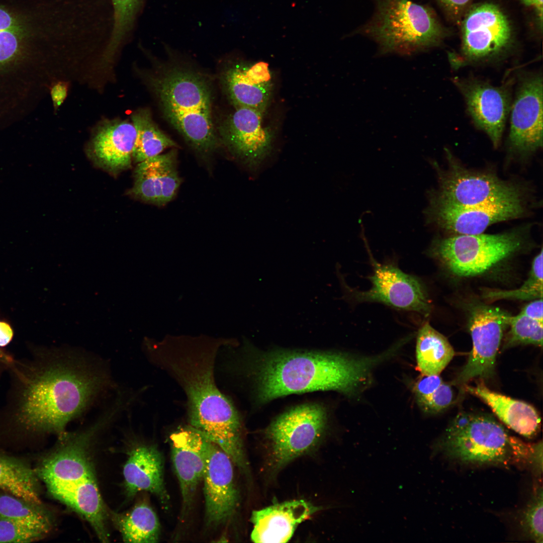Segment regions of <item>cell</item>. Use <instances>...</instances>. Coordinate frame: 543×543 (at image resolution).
I'll list each match as a JSON object with an SVG mask.
<instances>
[{
  "label": "cell",
  "mask_w": 543,
  "mask_h": 543,
  "mask_svg": "<svg viewBox=\"0 0 543 543\" xmlns=\"http://www.w3.org/2000/svg\"><path fill=\"white\" fill-rule=\"evenodd\" d=\"M151 350L154 362L185 392L189 425L219 446L239 468L244 469L246 463L239 415L215 382L218 347L161 344Z\"/></svg>",
  "instance_id": "cell-1"
},
{
  "label": "cell",
  "mask_w": 543,
  "mask_h": 543,
  "mask_svg": "<svg viewBox=\"0 0 543 543\" xmlns=\"http://www.w3.org/2000/svg\"><path fill=\"white\" fill-rule=\"evenodd\" d=\"M393 355L390 349L372 356L331 352L268 354L258 365L257 398L263 403L315 391H335L354 397L370 386L374 368Z\"/></svg>",
  "instance_id": "cell-2"
},
{
  "label": "cell",
  "mask_w": 543,
  "mask_h": 543,
  "mask_svg": "<svg viewBox=\"0 0 543 543\" xmlns=\"http://www.w3.org/2000/svg\"><path fill=\"white\" fill-rule=\"evenodd\" d=\"M106 378L100 370L80 358H58L28 379L16 421L28 431L60 436L66 432L67 424L81 414L102 390Z\"/></svg>",
  "instance_id": "cell-3"
},
{
  "label": "cell",
  "mask_w": 543,
  "mask_h": 543,
  "mask_svg": "<svg viewBox=\"0 0 543 543\" xmlns=\"http://www.w3.org/2000/svg\"><path fill=\"white\" fill-rule=\"evenodd\" d=\"M113 419L107 411L86 429L66 432L34 468L49 494L86 520L102 542L109 541V512L101 495L90 449L95 436Z\"/></svg>",
  "instance_id": "cell-4"
},
{
  "label": "cell",
  "mask_w": 543,
  "mask_h": 543,
  "mask_svg": "<svg viewBox=\"0 0 543 543\" xmlns=\"http://www.w3.org/2000/svg\"><path fill=\"white\" fill-rule=\"evenodd\" d=\"M166 119L198 152L207 155L217 146L212 115V93L205 78L175 67L152 80Z\"/></svg>",
  "instance_id": "cell-5"
},
{
  "label": "cell",
  "mask_w": 543,
  "mask_h": 543,
  "mask_svg": "<svg viewBox=\"0 0 543 543\" xmlns=\"http://www.w3.org/2000/svg\"><path fill=\"white\" fill-rule=\"evenodd\" d=\"M436 447L445 457L466 465L530 464L535 445L509 435L493 417L459 413L446 428Z\"/></svg>",
  "instance_id": "cell-6"
},
{
  "label": "cell",
  "mask_w": 543,
  "mask_h": 543,
  "mask_svg": "<svg viewBox=\"0 0 543 543\" xmlns=\"http://www.w3.org/2000/svg\"><path fill=\"white\" fill-rule=\"evenodd\" d=\"M373 15L352 33L374 40L381 54L411 55L439 45L445 32L432 10L412 0H371Z\"/></svg>",
  "instance_id": "cell-7"
},
{
  "label": "cell",
  "mask_w": 543,
  "mask_h": 543,
  "mask_svg": "<svg viewBox=\"0 0 543 543\" xmlns=\"http://www.w3.org/2000/svg\"><path fill=\"white\" fill-rule=\"evenodd\" d=\"M524 242L519 230L496 234L456 235L435 239L429 250L450 272L469 277L488 271L518 251Z\"/></svg>",
  "instance_id": "cell-8"
},
{
  "label": "cell",
  "mask_w": 543,
  "mask_h": 543,
  "mask_svg": "<svg viewBox=\"0 0 543 543\" xmlns=\"http://www.w3.org/2000/svg\"><path fill=\"white\" fill-rule=\"evenodd\" d=\"M447 169L433 161L436 170L438 188L428 193V202L467 207L522 196L518 186L503 181L493 173L468 169L455 160L446 149Z\"/></svg>",
  "instance_id": "cell-9"
},
{
  "label": "cell",
  "mask_w": 543,
  "mask_h": 543,
  "mask_svg": "<svg viewBox=\"0 0 543 543\" xmlns=\"http://www.w3.org/2000/svg\"><path fill=\"white\" fill-rule=\"evenodd\" d=\"M326 423V411L317 404L297 406L275 419L265 431L274 466L283 467L313 447Z\"/></svg>",
  "instance_id": "cell-10"
},
{
  "label": "cell",
  "mask_w": 543,
  "mask_h": 543,
  "mask_svg": "<svg viewBox=\"0 0 543 543\" xmlns=\"http://www.w3.org/2000/svg\"><path fill=\"white\" fill-rule=\"evenodd\" d=\"M511 42V28L503 13L493 4L479 5L468 13L464 22L462 56H450V63L458 68L496 61Z\"/></svg>",
  "instance_id": "cell-11"
},
{
  "label": "cell",
  "mask_w": 543,
  "mask_h": 543,
  "mask_svg": "<svg viewBox=\"0 0 543 543\" xmlns=\"http://www.w3.org/2000/svg\"><path fill=\"white\" fill-rule=\"evenodd\" d=\"M522 197L467 207L428 202L424 211L425 222L427 225L457 235L481 234L494 223L522 216L525 211Z\"/></svg>",
  "instance_id": "cell-12"
},
{
  "label": "cell",
  "mask_w": 543,
  "mask_h": 543,
  "mask_svg": "<svg viewBox=\"0 0 543 543\" xmlns=\"http://www.w3.org/2000/svg\"><path fill=\"white\" fill-rule=\"evenodd\" d=\"M509 316L498 308L487 305H478L472 310L469 326L473 347L467 364L452 382L454 385H465L473 379H487L493 374Z\"/></svg>",
  "instance_id": "cell-13"
},
{
  "label": "cell",
  "mask_w": 543,
  "mask_h": 543,
  "mask_svg": "<svg viewBox=\"0 0 543 543\" xmlns=\"http://www.w3.org/2000/svg\"><path fill=\"white\" fill-rule=\"evenodd\" d=\"M373 273L369 278L371 288L366 291L348 290L357 302H378L393 308L427 316L431 306L422 282L396 266L373 260Z\"/></svg>",
  "instance_id": "cell-14"
},
{
  "label": "cell",
  "mask_w": 543,
  "mask_h": 543,
  "mask_svg": "<svg viewBox=\"0 0 543 543\" xmlns=\"http://www.w3.org/2000/svg\"><path fill=\"white\" fill-rule=\"evenodd\" d=\"M542 81L539 73L526 74L519 81L509 112L508 139L515 153L526 155L542 147Z\"/></svg>",
  "instance_id": "cell-15"
},
{
  "label": "cell",
  "mask_w": 543,
  "mask_h": 543,
  "mask_svg": "<svg viewBox=\"0 0 543 543\" xmlns=\"http://www.w3.org/2000/svg\"><path fill=\"white\" fill-rule=\"evenodd\" d=\"M452 81L475 125L487 135L495 147L498 146L512 100L508 85L495 86L472 77H455Z\"/></svg>",
  "instance_id": "cell-16"
},
{
  "label": "cell",
  "mask_w": 543,
  "mask_h": 543,
  "mask_svg": "<svg viewBox=\"0 0 543 543\" xmlns=\"http://www.w3.org/2000/svg\"><path fill=\"white\" fill-rule=\"evenodd\" d=\"M235 108L222 124L221 136L235 157L249 167H256L272 150L273 133L263 124V113L247 107Z\"/></svg>",
  "instance_id": "cell-17"
},
{
  "label": "cell",
  "mask_w": 543,
  "mask_h": 543,
  "mask_svg": "<svg viewBox=\"0 0 543 543\" xmlns=\"http://www.w3.org/2000/svg\"><path fill=\"white\" fill-rule=\"evenodd\" d=\"M202 480L207 523L217 526L225 523L236 510L239 495L234 482L233 462L213 442Z\"/></svg>",
  "instance_id": "cell-18"
},
{
  "label": "cell",
  "mask_w": 543,
  "mask_h": 543,
  "mask_svg": "<svg viewBox=\"0 0 543 543\" xmlns=\"http://www.w3.org/2000/svg\"><path fill=\"white\" fill-rule=\"evenodd\" d=\"M170 440L172 462L185 512L191 505L197 488L203 480L212 442L190 425L173 432Z\"/></svg>",
  "instance_id": "cell-19"
},
{
  "label": "cell",
  "mask_w": 543,
  "mask_h": 543,
  "mask_svg": "<svg viewBox=\"0 0 543 543\" xmlns=\"http://www.w3.org/2000/svg\"><path fill=\"white\" fill-rule=\"evenodd\" d=\"M319 508L303 499L277 503L253 511L250 537L257 543L287 542L298 526L315 513Z\"/></svg>",
  "instance_id": "cell-20"
},
{
  "label": "cell",
  "mask_w": 543,
  "mask_h": 543,
  "mask_svg": "<svg viewBox=\"0 0 543 543\" xmlns=\"http://www.w3.org/2000/svg\"><path fill=\"white\" fill-rule=\"evenodd\" d=\"M175 150L138 163L132 193L137 198L162 206L176 196L182 180L177 169Z\"/></svg>",
  "instance_id": "cell-21"
},
{
  "label": "cell",
  "mask_w": 543,
  "mask_h": 543,
  "mask_svg": "<svg viewBox=\"0 0 543 543\" xmlns=\"http://www.w3.org/2000/svg\"><path fill=\"white\" fill-rule=\"evenodd\" d=\"M223 84L234 107H247L264 113L273 84L267 63L237 64L226 70Z\"/></svg>",
  "instance_id": "cell-22"
},
{
  "label": "cell",
  "mask_w": 543,
  "mask_h": 543,
  "mask_svg": "<svg viewBox=\"0 0 543 543\" xmlns=\"http://www.w3.org/2000/svg\"><path fill=\"white\" fill-rule=\"evenodd\" d=\"M123 474L126 493L132 498L138 492L148 491L155 495L164 505L169 499L165 487L163 460L157 448L141 444L133 447L128 454Z\"/></svg>",
  "instance_id": "cell-23"
},
{
  "label": "cell",
  "mask_w": 543,
  "mask_h": 543,
  "mask_svg": "<svg viewBox=\"0 0 543 543\" xmlns=\"http://www.w3.org/2000/svg\"><path fill=\"white\" fill-rule=\"evenodd\" d=\"M136 137L135 126L128 121L104 123L93 138L92 153L98 162L109 170L125 169L131 164Z\"/></svg>",
  "instance_id": "cell-24"
},
{
  "label": "cell",
  "mask_w": 543,
  "mask_h": 543,
  "mask_svg": "<svg viewBox=\"0 0 543 543\" xmlns=\"http://www.w3.org/2000/svg\"><path fill=\"white\" fill-rule=\"evenodd\" d=\"M466 386L467 391L482 399L501 421L517 433L531 438L538 432L540 418L530 405L493 392L482 382L475 387Z\"/></svg>",
  "instance_id": "cell-25"
},
{
  "label": "cell",
  "mask_w": 543,
  "mask_h": 543,
  "mask_svg": "<svg viewBox=\"0 0 543 543\" xmlns=\"http://www.w3.org/2000/svg\"><path fill=\"white\" fill-rule=\"evenodd\" d=\"M39 483L34 468L27 461L0 451V489L41 504Z\"/></svg>",
  "instance_id": "cell-26"
},
{
  "label": "cell",
  "mask_w": 543,
  "mask_h": 543,
  "mask_svg": "<svg viewBox=\"0 0 543 543\" xmlns=\"http://www.w3.org/2000/svg\"><path fill=\"white\" fill-rule=\"evenodd\" d=\"M115 526L126 542H156L160 534L158 518L146 502L136 503L129 510L110 514Z\"/></svg>",
  "instance_id": "cell-27"
},
{
  "label": "cell",
  "mask_w": 543,
  "mask_h": 543,
  "mask_svg": "<svg viewBox=\"0 0 543 543\" xmlns=\"http://www.w3.org/2000/svg\"><path fill=\"white\" fill-rule=\"evenodd\" d=\"M455 354L447 338L425 322L419 329L416 344L417 370L421 375L439 374Z\"/></svg>",
  "instance_id": "cell-28"
},
{
  "label": "cell",
  "mask_w": 543,
  "mask_h": 543,
  "mask_svg": "<svg viewBox=\"0 0 543 543\" xmlns=\"http://www.w3.org/2000/svg\"><path fill=\"white\" fill-rule=\"evenodd\" d=\"M0 518L47 533L51 530L53 518L42 504H37L0 489Z\"/></svg>",
  "instance_id": "cell-29"
},
{
  "label": "cell",
  "mask_w": 543,
  "mask_h": 543,
  "mask_svg": "<svg viewBox=\"0 0 543 543\" xmlns=\"http://www.w3.org/2000/svg\"><path fill=\"white\" fill-rule=\"evenodd\" d=\"M132 119L137 132L132 156L136 162L153 157L165 149L176 146L154 122L149 110L138 111L133 114Z\"/></svg>",
  "instance_id": "cell-30"
},
{
  "label": "cell",
  "mask_w": 543,
  "mask_h": 543,
  "mask_svg": "<svg viewBox=\"0 0 543 543\" xmlns=\"http://www.w3.org/2000/svg\"><path fill=\"white\" fill-rule=\"evenodd\" d=\"M113 11L111 34L102 56L110 62L132 32L143 0H110Z\"/></svg>",
  "instance_id": "cell-31"
},
{
  "label": "cell",
  "mask_w": 543,
  "mask_h": 543,
  "mask_svg": "<svg viewBox=\"0 0 543 543\" xmlns=\"http://www.w3.org/2000/svg\"><path fill=\"white\" fill-rule=\"evenodd\" d=\"M542 249L534 258L527 279L519 288L511 290H489L483 297L488 301L503 299L529 300L542 298Z\"/></svg>",
  "instance_id": "cell-32"
},
{
  "label": "cell",
  "mask_w": 543,
  "mask_h": 543,
  "mask_svg": "<svg viewBox=\"0 0 543 543\" xmlns=\"http://www.w3.org/2000/svg\"><path fill=\"white\" fill-rule=\"evenodd\" d=\"M508 326L510 327L505 342V347L518 344L542 345L543 323L518 314L510 315Z\"/></svg>",
  "instance_id": "cell-33"
},
{
  "label": "cell",
  "mask_w": 543,
  "mask_h": 543,
  "mask_svg": "<svg viewBox=\"0 0 543 543\" xmlns=\"http://www.w3.org/2000/svg\"><path fill=\"white\" fill-rule=\"evenodd\" d=\"M542 496V488L537 486L520 518V524L526 535L537 543L543 541Z\"/></svg>",
  "instance_id": "cell-34"
},
{
  "label": "cell",
  "mask_w": 543,
  "mask_h": 543,
  "mask_svg": "<svg viewBox=\"0 0 543 543\" xmlns=\"http://www.w3.org/2000/svg\"><path fill=\"white\" fill-rule=\"evenodd\" d=\"M48 533L0 518V542H31L45 537Z\"/></svg>",
  "instance_id": "cell-35"
},
{
  "label": "cell",
  "mask_w": 543,
  "mask_h": 543,
  "mask_svg": "<svg viewBox=\"0 0 543 543\" xmlns=\"http://www.w3.org/2000/svg\"><path fill=\"white\" fill-rule=\"evenodd\" d=\"M452 399L453 393L450 386L442 382L432 393L417 402L424 411L435 413L448 407Z\"/></svg>",
  "instance_id": "cell-36"
},
{
  "label": "cell",
  "mask_w": 543,
  "mask_h": 543,
  "mask_svg": "<svg viewBox=\"0 0 543 543\" xmlns=\"http://www.w3.org/2000/svg\"><path fill=\"white\" fill-rule=\"evenodd\" d=\"M442 382V379L439 375H422L413 386V391L417 401L430 395Z\"/></svg>",
  "instance_id": "cell-37"
},
{
  "label": "cell",
  "mask_w": 543,
  "mask_h": 543,
  "mask_svg": "<svg viewBox=\"0 0 543 543\" xmlns=\"http://www.w3.org/2000/svg\"><path fill=\"white\" fill-rule=\"evenodd\" d=\"M542 299H537L524 306L519 314L540 322H543ZM543 323V322H542Z\"/></svg>",
  "instance_id": "cell-38"
},
{
  "label": "cell",
  "mask_w": 543,
  "mask_h": 543,
  "mask_svg": "<svg viewBox=\"0 0 543 543\" xmlns=\"http://www.w3.org/2000/svg\"><path fill=\"white\" fill-rule=\"evenodd\" d=\"M51 97L55 109H57L63 103L67 95V87L63 83L54 85L50 90Z\"/></svg>",
  "instance_id": "cell-39"
},
{
  "label": "cell",
  "mask_w": 543,
  "mask_h": 543,
  "mask_svg": "<svg viewBox=\"0 0 543 543\" xmlns=\"http://www.w3.org/2000/svg\"><path fill=\"white\" fill-rule=\"evenodd\" d=\"M13 336V332L10 326L0 321V346H6L11 341Z\"/></svg>",
  "instance_id": "cell-40"
},
{
  "label": "cell",
  "mask_w": 543,
  "mask_h": 543,
  "mask_svg": "<svg viewBox=\"0 0 543 543\" xmlns=\"http://www.w3.org/2000/svg\"><path fill=\"white\" fill-rule=\"evenodd\" d=\"M449 9L459 10L466 6L470 0H437Z\"/></svg>",
  "instance_id": "cell-41"
},
{
  "label": "cell",
  "mask_w": 543,
  "mask_h": 543,
  "mask_svg": "<svg viewBox=\"0 0 543 543\" xmlns=\"http://www.w3.org/2000/svg\"><path fill=\"white\" fill-rule=\"evenodd\" d=\"M526 5L534 8L538 12L541 20L542 15V0H522Z\"/></svg>",
  "instance_id": "cell-42"
},
{
  "label": "cell",
  "mask_w": 543,
  "mask_h": 543,
  "mask_svg": "<svg viewBox=\"0 0 543 543\" xmlns=\"http://www.w3.org/2000/svg\"><path fill=\"white\" fill-rule=\"evenodd\" d=\"M13 359L11 357L7 354L0 349V363L5 365H11Z\"/></svg>",
  "instance_id": "cell-43"
}]
</instances>
